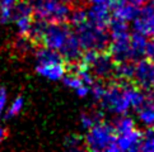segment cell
Here are the masks:
<instances>
[{
    "instance_id": "1",
    "label": "cell",
    "mask_w": 154,
    "mask_h": 152,
    "mask_svg": "<svg viewBox=\"0 0 154 152\" xmlns=\"http://www.w3.org/2000/svg\"><path fill=\"white\" fill-rule=\"evenodd\" d=\"M74 28L75 36L83 51H107L109 45V34L107 29L91 23L88 17L84 22L74 25Z\"/></svg>"
},
{
    "instance_id": "2",
    "label": "cell",
    "mask_w": 154,
    "mask_h": 152,
    "mask_svg": "<svg viewBox=\"0 0 154 152\" xmlns=\"http://www.w3.org/2000/svg\"><path fill=\"white\" fill-rule=\"evenodd\" d=\"M79 63L98 80H112L116 70V62L107 51H84Z\"/></svg>"
},
{
    "instance_id": "3",
    "label": "cell",
    "mask_w": 154,
    "mask_h": 152,
    "mask_svg": "<svg viewBox=\"0 0 154 152\" xmlns=\"http://www.w3.org/2000/svg\"><path fill=\"white\" fill-rule=\"evenodd\" d=\"M84 145L89 151H117L116 133L112 124L102 121L93 124L85 136Z\"/></svg>"
},
{
    "instance_id": "4",
    "label": "cell",
    "mask_w": 154,
    "mask_h": 152,
    "mask_svg": "<svg viewBox=\"0 0 154 152\" xmlns=\"http://www.w3.org/2000/svg\"><path fill=\"white\" fill-rule=\"evenodd\" d=\"M71 10L61 0H38L33 7V15L47 23H66Z\"/></svg>"
},
{
    "instance_id": "5",
    "label": "cell",
    "mask_w": 154,
    "mask_h": 152,
    "mask_svg": "<svg viewBox=\"0 0 154 152\" xmlns=\"http://www.w3.org/2000/svg\"><path fill=\"white\" fill-rule=\"evenodd\" d=\"M111 83L104 90V94L102 95V107L106 110L116 114H125L129 110L130 103L128 100V96L125 93L124 88V80L116 79L115 81L109 80Z\"/></svg>"
},
{
    "instance_id": "6",
    "label": "cell",
    "mask_w": 154,
    "mask_h": 152,
    "mask_svg": "<svg viewBox=\"0 0 154 152\" xmlns=\"http://www.w3.org/2000/svg\"><path fill=\"white\" fill-rule=\"evenodd\" d=\"M19 36L28 37L33 24V7L27 0H19L13 10V18Z\"/></svg>"
},
{
    "instance_id": "7",
    "label": "cell",
    "mask_w": 154,
    "mask_h": 152,
    "mask_svg": "<svg viewBox=\"0 0 154 152\" xmlns=\"http://www.w3.org/2000/svg\"><path fill=\"white\" fill-rule=\"evenodd\" d=\"M133 83L141 90H152L154 84V63L148 58H139L135 62Z\"/></svg>"
},
{
    "instance_id": "8",
    "label": "cell",
    "mask_w": 154,
    "mask_h": 152,
    "mask_svg": "<svg viewBox=\"0 0 154 152\" xmlns=\"http://www.w3.org/2000/svg\"><path fill=\"white\" fill-rule=\"evenodd\" d=\"M134 29L144 37H154V5H145L134 18Z\"/></svg>"
},
{
    "instance_id": "9",
    "label": "cell",
    "mask_w": 154,
    "mask_h": 152,
    "mask_svg": "<svg viewBox=\"0 0 154 152\" xmlns=\"http://www.w3.org/2000/svg\"><path fill=\"white\" fill-rule=\"evenodd\" d=\"M83 50L78 42V38L74 33H70V36L66 38V41L64 42V45L59 50V53L64 58V61L66 65H73L78 63L80 61L82 56H83Z\"/></svg>"
},
{
    "instance_id": "10",
    "label": "cell",
    "mask_w": 154,
    "mask_h": 152,
    "mask_svg": "<svg viewBox=\"0 0 154 152\" xmlns=\"http://www.w3.org/2000/svg\"><path fill=\"white\" fill-rule=\"evenodd\" d=\"M143 139V133L137 129H133L130 132L116 136L117 151H137L140 150Z\"/></svg>"
},
{
    "instance_id": "11",
    "label": "cell",
    "mask_w": 154,
    "mask_h": 152,
    "mask_svg": "<svg viewBox=\"0 0 154 152\" xmlns=\"http://www.w3.org/2000/svg\"><path fill=\"white\" fill-rule=\"evenodd\" d=\"M111 8L113 12V18L120 19L122 22L134 20V18L137 15V13H139L137 7L129 3L128 0H116Z\"/></svg>"
},
{
    "instance_id": "12",
    "label": "cell",
    "mask_w": 154,
    "mask_h": 152,
    "mask_svg": "<svg viewBox=\"0 0 154 152\" xmlns=\"http://www.w3.org/2000/svg\"><path fill=\"white\" fill-rule=\"evenodd\" d=\"M37 72L42 75L43 77L48 80H61L64 75L66 74V63L64 61L61 62H52V63H45V65H37L36 66Z\"/></svg>"
},
{
    "instance_id": "13",
    "label": "cell",
    "mask_w": 154,
    "mask_h": 152,
    "mask_svg": "<svg viewBox=\"0 0 154 152\" xmlns=\"http://www.w3.org/2000/svg\"><path fill=\"white\" fill-rule=\"evenodd\" d=\"M87 17L88 20L93 23L97 27L107 29L109 20H111V13L107 7H102V5H93V7L87 10Z\"/></svg>"
},
{
    "instance_id": "14",
    "label": "cell",
    "mask_w": 154,
    "mask_h": 152,
    "mask_svg": "<svg viewBox=\"0 0 154 152\" xmlns=\"http://www.w3.org/2000/svg\"><path fill=\"white\" fill-rule=\"evenodd\" d=\"M130 47L131 53H133V60L137 61L145 55V47H146V39L145 37L135 32L134 34H130Z\"/></svg>"
},
{
    "instance_id": "15",
    "label": "cell",
    "mask_w": 154,
    "mask_h": 152,
    "mask_svg": "<svg viewBox=\"0 0 154 152\" xmlns=\"http://www.w3.org/2000/svg\"><path fill=\"white\" fill-rule=\"evenodd\" d=\"M139 110L140 121L146 124V126H153L154 124V101L150 99H145V101L137 108Z\"/></svg>"
},
{
    "instance_id": "16",
    "label": "cell",
    "mask_w": 154,
    "mask_h": 152,
    "mask_svg": "<svg viewBox=\"0 0 154 152\" xmlns=\"http://www.w3.org/2000/svg\"><path fill=\"white\" fill-rule=\"evenodd\" d=\"M18 0H0V24H7L13 18V10Z\"/></svg>"
},
{
    "instance_id": "17",
    "label": "cell",
    "mask_w": 154,
    "mask_h": 152,
    "mask_svg": "<svg viewBox=\"0 0 154 152\" xmlns=\"http://www.w3.org/2000/svg\"><path fill=\"white\" fill-rule=\"evenodd\" d=\"M112 127L115 129L116 136H119V134H124L126 132L133 131V129L135 128V122L130 117L124 115L122 114L120 118L116 119V122H115V124H112Z\"/></svg>"
},
{
    "instance_id": "18",
    "label": "cell",
    "mask_w": 154,
    "mask_h": 152,
    "mask_svg": "<svg viewBox=\"0 0 154 152\" xmlns=\"http://www.w3.org/2000/svg\"><path fill=\"white\" fill-rule=\"evenodd\" d=\"M64 145H65V147L70 151H79L82 148H85L84 138L82 137V136H78V134L68 136L64 141Z\"/></svg>"
},
{
    "instance_id": "19",
    "label": "cell",
    "mask_w": 154,
    "mask_h": 152,
    "mask_svg": "<svg viewBox=\"0 0 154 152\" xmlns=\"http://www.w3.org/2000/svg\"><path fill=\"white\" fill-rule=\"evenodd\" d=\"M24 107V99L22 96H18L15 98V99L12 101V104H10L7 109H5V118H13L15 115H18V114L22 112Z\"/></svg>"
},
{
    "instance_id": "20",
    "label": "cell",
    "mask_w": 154,
    "mask_h": 152,
    "mask_svg": "<svg viewBox=\"0 0 154 152\" xmlns=\"http://www.w3.org/2000/svg\"><path fill=\"white\" fill-rule=\"evenodd\" d=\"M32 46H33V42L31 41L29 37L19 36V38H17V41L14 43V50L18 53H20V55H24V53H27L31 50Z\"/></svg>"
},
{
    "instance_id": "21",
    "label": "cell",
    "mask_w": 154,
    "mask_h": 152,
    "mask_svg": "<svg viewBox=\"0 0 154 152\" xmlns=\"http://www.w3.org/2000/svg\"><path fill=\"white\" fill-rule=\"evenodd\" d=\"M140 150L146 152H154V128L148 129L145 133H143Z\"/></svg>"
},
{
    "instance_id": "22",
    "label": "cell",
    "mask_w": 154,
    "mask_h": 152,
    "mask_svg": "<svg viewBox=\"0 0 154 152\" xmlns=\"http://www.w3.org/2000/svg\"><path fill=\"white\" fill-rule=\"evenodd\" d=\"M82 121V126H83L85 129H89L93 124H96L97 122L101 121V114H82L80 117Z\"/></svg>"
},
{
    "instance_id": "23",
    "label": "cell",
    "mask_w": 154,
    "mask_h": 152,
    "mask_svg": "<svg viewBox=\"0 0 154 152\" xmlns=\"http://www.w3.org/2000/svg\"><path fill=\"white\" fill-rule=\"evenodd\" d=\"M7 104H8V94H7V90L0 86V117L3 115L5 109H7Z\"/></svg>"
},
{
    "instance_id": "24",
    "label": "cell",
    "mask_w": 154,
    "mask_h": 152,
    "mask_svg": "<svg viewBox=\"0 0 154 152\" xmlns=\"http://www.w3.org/2000/svg\"><path fill=\"white\" fill-rule=\"evenodd\" d=\"M149 61L154 63V37H152L150 41H146V47H145V55H144Z\"/></svg>"
},
{
    "instance_id": "25",
    "label": "cell",
    "mask_w": 154,
    "mask_h": 152,
    "mask_svg": "<svg viewBox=\"0 0 154 152\" xmlns=\"http://www.w3.org/2000/svg\"><path fill=\"white\" fill-rule=\"evenodd\" d=\"M88 1L92 3L93 5H102V7L111 8L116 0H88Z\"/></svg>"
},
{
    "instance_id": "26",
    "label": "cell",
    "mask_w": 154,
    "mask_h": 152,
    "mask_svg": "<svg viewBox=\"0 0 154 152\" xmlns=\"http://www.w3.org/2000/svg\"><path fill=\"white\" fill-rule=\"evenodd\" d=\"M129 3H131L133 5H135V7L140 8V7H144V5L148 3V0H128Z\"/></svg>"
},
{
    "instance_id": "27",
    "label": "cell",
    "mask_w": 154,
    "mask_h": 152,
    "mask_svg": "<svg viewBox=\"0 0 154 152\" xmlns=\"http://www.w3.org/2000/svg\"><path fill=\"white\" fill-rule=\"evenodd\" d=\"M5 137H7V129H5L3 126H0V142L4 141Z\"/></svg>"
},
{
    "instance_id": "28",
    "label": "cell",
    "mask_w": 154,
    "mask_h": 152,
    "mask_svg": "<svg viewBox=\"0 0 154 152\" xmlns=\"http://www.w3.org/2000/svg\"><path fill=\"white\" fill-rule=\"evenodd\" d=\"M63 1H65V3H73V1H75V0H63Z\"/></svg>"
},
{
    "instance_id": "29",
    "label": "cell",
    "mask_w": 154,
    "mask_h": 152,
    "mask_svg": "<svg viewBox=\"0 0 154 152\" xmlns=\"http://www.w3.org/2000/svg\"><path fill=\"white\" fill-rule=\"evenodd\" d=\"M150 99H152V100H153V101H154V94H153V95H152V96H150Z\"/></svg>"
},
{
    "instance_id": "30",
    "label": "cell",
    "mask_w": 154,
    "mask_h": 152,
    "mask_svg": "<svg viewBox=\"0 0 154 152\" xmlns=\"http://www.w3.org/2000/svg\"><path fill=\"white\" fill-rule=\"evenodd\" d=\"M152 4H153V5H154V0H153V3H152Z\"/></svg>"
},
{
    "instance_id": "31",
    "label": "cell",
    "mask_w": 154,
    "mask_h": 152,
    "mask_svg": "<svg viewBox=\"0 0 154 152\" xmlns=\"http://www.w3.org/2000/svg\"><path fill=\"white\" fill-rule=\"evenodd\" d=\"M153 90H154V84H153Z\"/></svg>"
},
{
    "instance_id": "32",
    "label": "cell",
    "mask_w": 154,
    "mask_h": 152,
    "mask_svg": "<svg viewBox=\"0 0 154 152\" xmlns=\"http://www.w3.org/2000/svg\"><path fill=\"white\" fill-rule=\"evenodd\" d=\"M152 127H153V128H154V124H153V126H152Z\"/></svg>"
}]
</instances>
